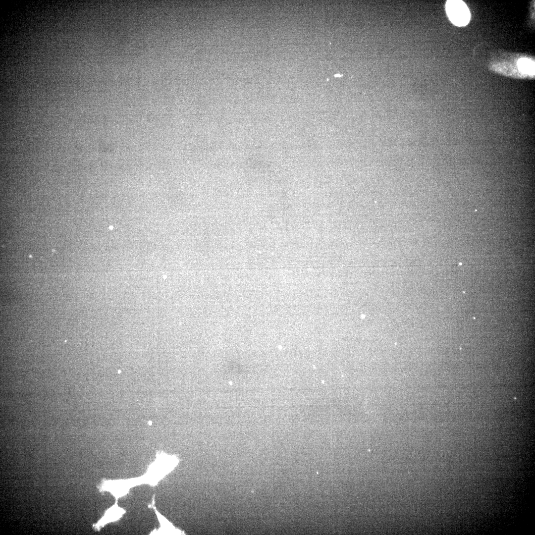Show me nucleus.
Returning a JSON list of instances; mask_svg holds the SVG:
<instances>
[{
  "label": "nucleus",
  "instance_id": "obj_2",
  "mask_svg": "<svg viewBox=\"0 0 535 535\" xmlns=\"http://www.w3.org/2000/svg\"><path fill=\"white\" fill-rule=\"evenodd\" d=\"M518 67L522 73L531 75L534 74V62L528 58H520L518 61Z\"/></svg>",
  "mask_w": 535,
  "mask_h": 535
},
{
  "label": "nucleus",
  "instance_id": "obj_1",
  "mask_svg": "<svg viewBox=\"0 0 535 535\" xmlns=\"http://www.w3.org/2000/svg\"><path fill=\"white\" fill-rule=\"evenodd\" d=\"M446 11L450 20L456 26H466L470 20L469 9L462 0H447Z\"/></svg>",
  "mask_w": 535,
  "mask_h": 535
}]
</instances>
